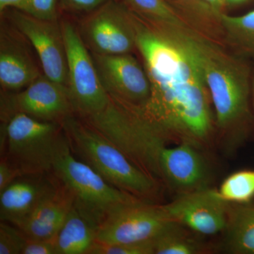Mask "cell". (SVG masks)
<instances>
[{"instance_id":"obj_31","label":"cell","mask_w":254,"mask_h":254,"mask_svg":"<svg viewBox=\"0 0 254 254\" xmlns=\"http://www.w3.org/2000/svg\"><path fill=\"white\" fill-rule=\"evenodd\" d=\"M203 1L218 14L225 12V9L226 6H225V0H203Z\"/></svg>"},{"instance_id":"obj_9","label":"cell","mask_w":254,"mask_h":254,"mask_svg":"<svg viewBox=\"0 0 254 254\" xmlns=\"http://www.w3.org/2000/svg\"><path fill=\"white\" fill-rule=\"evenodd\" d=\"M79 32L91 53L123 55L136 50L131 13L120 0H110L88 13Z\"/></svg>"},{"instance_id":"obj_5","label":"cell","mask_w":254,"mask_h":254,"mask_svg":"<svg viewBox=\"0 0 254 254\" xmlns=\"http://www.w3.org/2000/svg\"><path fill=\"white\" fill-rule=\"evenodd\" d=\"M52 173L69 189L74 207L97 228L121 205L143 201L113 186L73 154L66 135L60 143Z\"/></svg>"},{"instance_id":"obj_30","label":"cell","mask_w":254,"mask_h":254,"mask_svg":"<svg viewBox=\"0 0 254 254\" xmlns=\"http://www.w3.org/2000/svg\"><path fill=\"white\" fill-rule=\"evenodd\" d=\"M19 171L11 165L6 159L0 160V192L11 185L16 179L21 176Z\"/></svg>"},{"instance_id":"obj_11","label":"cell","mask_w":254,"mask_h":254,"mask_svg":"<svg viewBox=\"0 0 254 254\" xmlns=\"http://www.w3.org/2000/svg\"><path fill=\"white\" fill-rule=\"evenodd\" d=\"M8 17L15 28L31 43L38 54L47 77L68 87L66 48L61 24L58 21H45L9 8Z\"/></svg>"},{"instance_id":"obj_6","label":"cell","mask_w":254,"mask_h":254,"mask_svg":"<svg viewBox=\"0 0 254 254\" xmlns=\"http://www.w3.org/2000/svg\"><path fill=\"white\" fill-rule=\"evenodd\" d=\"M1 129V158L22 175L52 173L64 136L63 125L16 113L3 122Z\"/></svg>"},{"instance_id":"obj_12","label":"cell","mask_w":254,"mask_h":254,"mask_svg":"<svg viewBox=\"0 0 254 254\" xmlns=\"http://www.w3.org/2000/svg\"><path fill=\"white\" fill-rule=\"evenodd\" d=\"M161 205L173 221L200 235H214L226 230L230 205L218 190L206 187L181 193Z\"/></svg>"},{"instance_id":"obj_19","label":"cell","mask_w":254,"mask_h":254,"mask_svg":"<svg viewBox=\"0 0 254 254\" xmlns=\"http://www.w3.org/2000/svg\"><path fill=\"white\" fill-rule=\"evenodd\" d=\"M225 46L254 66V9L245 14H219Z\"/></svg>"},{"instance_id":"obj_32","label":"cell","mask_w":254,"mask_h":254,"mask_svg":"<svg viewBox=\"0 0 254 254\" xmlns=\"http://www.w3.org/2000/svg\"><path fill=\"white\" fill-rule=\"evenodd\" d=\"M254 0H225V6L227 7H238V6H245L253 3Z\"/></svg>"},{"instance_id":"obj_18","label":"cell","mask_w":254,"mask_h":254,"mask_svg":"<svg viewBox=\"0 0 254 254\" xmlns=\"http://www.w3.org/2000/svg\"><path fill=\"white\" fill-rule=\"evenodd\" d=\"M96 235V227L73 205L55 237L57 253L89 254Z\"/></svg>"},{"instance_id":"obj_17","label":"cell","mask_w":254,"mask_h":254,"mask_svg":"<svg viewBox=\"0 0 254 254\" xmlns=\"http://www.w3.org/2000/svg\"><path fill=\"white\" fill-rule=\"evenodd\" d=\"M28 52L19 43L1 31L0 83L6 91L25 88L41 76Z\"/></svg>"},{"instance_id":"obj_8","label":"cell","mask_w":254,"mask_h":254,"mask_svg":"<svg viewBox=\"0 0 254 254\" xmlns=\"http://www.w3.org/2000/svg\"><path fill=\"white\" fill-rule=\"evenodd\" d=\"M175 223L161 205L127 203L114 210L98 227L96 242L115 245L153 241Z\"/></svg>"},{"instance_id":"obj_25","label":"cell","mask_w":254,"mask_h":254,"mask_svg":"<svg viewBox=\"0 0 254 254\" xmlns=\"http://www.w3.org/2000/svg\"><path fill=\"white\" fill-rule=\"evenodd\" d=\"M60 0H22L15 9L45 21H58Z\"/></svg>"},{"instance_id":"obj_23","label":"cell","mask_w":254,"mask_h":254,"mask_svg":"<svg viewBox=\"0 0 254 254\" xmlns=\"http://www.w3.org/2000/svg\"><path fill=\"white\" fill-rule=\"evenodd\" d=\"M128 9L159 24H187L165 0H120ZM188 25V24H187Z\"/></svg>"},{"instance_id":"obj_13","label":"cell","mask_w":254,"mask_h":254,"mask_svg":"<svg viewBox=\"0 0 254 254\" xmlns=\"http://www.w3.org/2000/svg\"><path fill=\"white\" fill-rule=\"evenodd\" d=\"M102 84L109 96L141 107L150 95V83L143 65L129 54L91 53Z\"/></svg>"},{"instance_id":"obj_10","label":"cell","mask_w":254,"mask_h":254,"mask_svg":"<svg viewBox=\"0 0 254 254\" xmlns=\"http://www.w3.org/2000/svg\"><path fill=\"white\" fill-rule=\"evenodd\" d=\"M16 113L63 125L75 115L68 88L56 83L46 75H41L23 91L1 98V121Z\"/></svg>"},{"instance_id":"obj_7","label":"cell","mask_w":254,"mask_h":254,"mask_svg":"<svg viewBox=\"0 0 254 254\" xmlns=\"http://www.w3.org/2000/svg\"><path fill=\"white\" fill-rule=\"evenodd\" d=\"M61 26L67 59L68 95L75 115L86 118L105 108L110 96L102 84L91 52L79 30L65 20Z\"/></svg>"},{"instance_id":"obj_15","label":"cell","mask_w":254,"mask_h":254,"mask_svg":"<svg viewBox=\"0 0 254 254\" xmlns=\"http://www.w3.org/2000/svg\"><path fill=\"white\" fill-rule=\"evenodd\" d=\"M58 183L53 173L18 177L0 192V219L21 227Z\"/></svg>"},{"instance_id":"obj_4","label":"cell","mask_w":254,"mask_h":254,"mask_svg":"<svg viewBox=\"0 0 254 254\" xmlns=\"http://www.w3.org/2000/svg\"><path fill=\"white\" fill-rule=\"evenodd\" d=\"M81 119L137 167L162 182L160 156L168 141L143 116L139 107L110 96L103 110Z\"/></svg>"},{"instance_id":"obj_33","label":"cell","mask_w":254,"mask_h":254,"mask_svg":"<svg viewBox=\"0 0 254 254\" xmlns=\"http://www.w3.org/2000/svg\"><path fill=\"white\" fill-rule=\"evenodd\" d=\"M252 110H253L254 117V66L253 75H252Z\"/></svg>"},{"instance_id":"obj_29","label":"cell","mask_w":254,"mask_h":254,"mask_svg":"<svg viewBox=\"0 0 254 254\" xmlns=\"http://www.w3.org/2000/svg\"><path fill=\"white\" fill-rule=\"evenodd\" d=\"M110 0H60V7L72 12L91 13Z\"/></svg>"},{"instance_id":"obj_14","label":"cell","mask_w":254,"mask_h":254,"mask_svg":"<svg viewBox=\"0 0 254 254\" xmlns=\"http://www.w3.org/2000/svg\"><path fill=\"white\" fill-rule=\"evenodd\" d=\"M200 150L188 142L165 147L160 156L162 181L179 194L208 187V168Z\"/></svg>"},{"instance_id":"obj_3","label":"cell","mask_w":254,"mask_h":254,"mask_svg":"<svg viewBox=\"0 0 254 254\" xmlns=\"http://www.w3.org/2000/svg\"><path fill=\"white\" fill-rule=\"evenodd\" d=\"M62 125L73 154L107 182L143 201L153 203L158 198L161 182L132 163L95 128L76 115Z\"/></svg>"},{"instance_id":"obj_2","label":"cell","mask_w":254,"mask_h":254,"mask_svg":"<svg viewBox=\"0 0 254 254\" xmlns=\"http://www.w3.org/2000/svg\"><path fill=\"white\" fill-rule=\"evenodd\" d=\"M199 68L213 105L215 130L222 145L235 147L254 122L252 103L254 65L226 46L188 25H168Z\"/></svg>"},{"instance_id":"obj_20","label":"cell","mask_w":254,"mask_h":254,"mask_svg":"<svg viewBox=\"0 0 254 254\" xmlns=\"http://www.w3.org/2000/svg\"><path fill=\"white\" fill-rule=\"evenodd\" d=\"M165 1L190 27L225 46L220 14L203 0Z\"/></svg>"},{"instance_id":"obj_21","label":"cell","mask_w":254,"mask_h":254,"mask_svg":"<svg viewBox=\"0 0 254 254\" xmlns=\"http://www.w3.org/2000/svg\"><path fill=\"white\" fill-rule=\"evenodd\" d=\"M225 230L231 253L254 254V204L230 209Z\"/></svg>"},{"instance_id":"obj_22","label":"cell","mask_w":254,"mask_h":254,"mask_svg":"<svg viewBox=\"0 0 254 254\" xmlns=\"http://www.w3.org/2000/svg\"><path fill=\"white\" fill-rule=\"evenodd\" d=\"M182 227L176 222L155 239V254H197L203 252V247Z\"/></svg>"},{"instance_id":"obj_27","label":"cell","mask_w":254,"mask_h":254,"mask_svg":"<svg viewBox=\"0 0 254 254\" xmlns=\"http://www.w3.org/2000/svg\"><path fill=\"white\" fill-rule=\"evenodd\" d=\"M26 235L8 222L0 224V254H21Z\"/></svg>"},{"instance_id":"obj_24","label":"cell","mask_w":254,"mask_h":254,"mask_svg":"<svg viewBox=\"0 0 254 254\" xmlns=\"http://www.w3.org/2000/svg\"><path fill=\"white\" fill-rule=\"evenodd\" d=\"M218 191L227 203H247L254 196V170L232 174L224 180Z\"/></svg>"},{"instance_id":"obj_26","label":"cell","mask_w":254,"mask_h":254,"mask_svg":"<svg viewBox=\"0 0 254 254\" xmlns=\"http://www.w3.org/2000/svg\"><path fill=\"white\" fill-rule=\"evenodd\" d=\"M89 254H155L154 240L115 245L95 242Z\"/></svg>"},{"instance_id":"obj_1","label":"cell","mask_w":254,"mask_h":254,"mask_svg":"<svg viewBox=\"0 0 254 254\" xmlns=\"http://www.w3.org/2000/svg\"><path fill=\"white\" fill-rule=\"evenodd\" d=\"M131 13L136 50L150 83L142 114L168 141L206 147L216 133L215 115L194 58L168 26Z\"/></svg>"},{"instance_id":"obj_16","label":"cell","mask_w":254,"mask_h":254,"mask_svg":"<svg viewBox=\"0 0 254 254\" xmlns=\"http://www.w3.org/2000/svg\"><path fill=\"white\" fill-rule=\"evenodd\" d=\"M73 205V193L58 180L55 190L42 200L31 217L18 229L31 238L54 240Z\"/></svg>"},{"instance_id":"obj_28","label":"cell","mask_w":254,"mask_h":254,"mask_svg":"<svg viewBox=\"0 0 254 254\" xmlns=\"http://www.w3.org/2000/svg\"><path fill=\"white\" fill-rule=\"evenodd\" d=\"M21 254H58L55 239L41 240L31 238L26 235V240Z\"/></svg>"}]
</instances>
